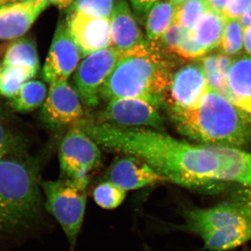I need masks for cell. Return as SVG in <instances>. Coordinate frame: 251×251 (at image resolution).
<instances>
[{"instance_id": "obj_12", "label": "cell", "mask_w": 251, "mask_h": 251, "mask_svg": "<svg viewBox=\"0 0 251 251\" xmlns=\"http://www.w3.org/2000/svg\"><path fill=\"white\" fill-rule=\"evenodd\" d=\"M209 90L201 64H188L173 74L166 102L170 108H196Z\"/></svg>"}, {"instance_id": "obj_22", "label": "cell", "mask_w": 251, "mask_h": 251, "mask_svg": "<svg viewBox=\"0 0 251 251\" xmlns=\"http://www.w3.org/2000/svg\"><path fill=\"white\" fill-rule=\"evenodd\" d=\"M232 60V57L221 53L206 56L201 61L209 87L223 96L227 87V75Z\"/></svg>"}, {"instance_id": "obj_18", "label": "cell", "mask_w": 251, "mask_h": 251, "mask_svg": "<svg viewBox=\"0 0 251 251\" xmlns=\"http://www.w3.org/2000/svg\"><path fill=\"white\" fill-rule=\"evenodd\" d=\"M1 64L5 67H23L36 74L40 69L35 44L28 39H20L0 48Z\"/></svg>"}, {"instance_id": "obj_5", "label": "cell", "mask_w": 251, "mask_h": 251, "mask_svg": "<svg viewBox=\"0 0 251 251\" xmlns=\"http://www.w3.org/2000/svg\"><path fill=\"white\" fill-rule=\"evenodd\" d=\"M89 181L88 176L62 178L41 184L46 195V210L60 225L72 250L76 246L83 224Z\"/></svg>"}, {"instance_id": "obj_40", "label": "cell", "mask_w": 251, "mask_h": 251, "mask_svg": "<svg viewBox=\"0 0 251 251\" xmlns=\"http://www.w3.org/2000/svg\"><path fill=\"white\" fill-rule=\"evenodd\" d=\"M169 1L176 7V6H179V4L184 2L186 0H169Z\"/></svg>"}, {"instance_id": "obj_8", "label": "cell", "mask_w": 251, "mask_h": 251, "mask_svg": "<svg viewBox=\"0 0 251 251\" xmlns=\"http://www.w3.org/2000/svg\"><path fill=\"white\" fill-rule=\"evenodd\" d=\"M122 53L112 47L99 50L85 57L77 67L74 76L75 90L82 103L87 108L99 105L100 87Z\"/></svg>"}, {"instance_id": "obj_23", "label": "cell", "mask_w": 251, "mask_h": 251, "mask_svg": "<svg viewBox=\"0 0 251 251\" xmlns=\"http://www.w3.org/2000/svg\"><path fill=\"white\" fill-rule=\"evenodd\" d=\"M204 249L211 251H225L235 249L251 240V227L227 232H209L200 236Z\"/></svg>"}, {"instance_id": "obj_11", "label": "cell", "mask_w": 251, "mask_h": 251, "mask_svg": "<svg viewBox=\"0 0 251 251\" xmlns=\"http://www.w3.org/2000/svg\"><path fill=\"white\" fill-rule=\"evenodd\" d=\"M80 58V50L67 22H59L43 69L44 80L49 85L57 81L68 80L76 70Z\"/></svg>"}, {"instance_id": "obj_35", "label": "cell", "mask_w": 251, "mask_h": 251, "mask_svg": "<svg viewBox=\"0 0 251 251\" xmlns=\"http://www.w3.org/2000/svg\"><path fill=\"white\" fill-rule=\"evenodd\" d=\"M227 0H206L209 9L214 10L223 14Z\"/></svg>"}, {"instance_id": "obj_9", "label": "cell", "mask_w": 251, "mask_h": 251, "mask_svg": "<svg viewBox=\"0 0 251 251\" xmlns=\"http://www.w3.org/2000/svg\"><path fill=\"white\" fill-rule=\"evenodd\" d=\"M85 112L76 90L67 80L50 84L41 109L43 122L52 128L74 126L83 120Z\"/></svg>"}, {"instance_id": "obj_13", "label": "cell", "mask_w": 251, "mask_h": 251, "mask_svg": "<svg viewBox=\"0 0 251 251\" xmlns=\"http://www.w3.org/2000/svg\"><path fill=\"white\" fill-rule=\"evenodd\" d=\"M67 23L80 50L81 57L85 58L99 50L110 47V20L69 11Z\"/></svg>"}, {"instance_id": "obj_34", "label": "cell", "mask_w": 251, "mask_h": 251, "mask_svg": "<svg viewBox=\"0 0 251 251\" xmlns=\"http://www.w3.org/2000/svg\"><path fill=\"white\" fill-rule=\"evenodd\" d=\"M135 14L138 17L143 18L147 17L149 11L154 4L157 0H130Z\"/></svg>"}, {"instance_id": "obj_43", "label": "cell", "mask_w": 251, "mask_h": 251, "mask_svg": "<svg viewBox=\"0 0 251 251\" xmlns=\"http://www.w3.org/2000/svg\"><path fill=\"white\" fill-rule=\"evenodd\" d=\"M145 251H151V249H150V248L148 247V246L145 245Z\"/></svg>"}, {"instance_id": "obj_21", "label": "cell", "mask_w": 251, "mask_h": 251, "mask_svg": "<svg viewBox=\"0 0 251 251\" xmlns=\"http://www.w3.org/2000/svg\"><path fill=\"white\" fill-rule=\"evenodd\" d=\"M176 7L169 0H157L149 11L146 17L147 36L148 40H158L174 22Z\"/></svg>"}, {"instance_id": "obj_10", "label": "cell", "mask_w": 251, "mask_h": 251, "mask_svg": "<svg viewBox=\"0 0 251 251\" xmlns=\"http://www.w3.org/2000/svg\"><path fill=\"white\" fill-rule=\"evenodd\" d=\"M100 122L122 127H146L163 131L164 122L158 108L133 98L114 99L100 115Z\"/></svg>"}, {"instance_id": "obj_44", "label": "cell", "mask_w": 251, "mask_h": 251, "mask_svg": "<svg viewBox=\"0 0 251 251\" xmlns=\"http://www.w3.org/2000/svg\"><path fill=\"white\" fill-rule=\"evenodd\" d=\"M1 68H2V65H1V63L0 62V72H1Z\"/></svg>"}, {"instance_id": "obj_24", "label": "cell", "mask_w": 251, "mask_h": 251, "mask_svg": "<svg viewBox=\"0 0 251 251\" xmlns=\"http://www.w3.org/2000/svg\"><path fill=\"white\" fill-rule=\"evenodd\" d=\"M209 9L206 0H186L176 6L174 23L186 31H191Z\"/></svg>"}, {"instance_id": "obj_7", "label": "cell", "mask_w": 251, "mask_h": 251, "mask_svg": "<svg viewBox=\"0 0 251 251\" xmlns=\"http://www.w3.org/2000/svg\"><path fill=\"white\" fill-rule=\"evenodd\" d=\"M100 148L77 126L71 127L64 135L59 150L62 178L78 179L88 176L101 163Z\"/></svg>"}, {"instance_id": "obj_42", "label": "cell", "mask_w": 251, "mask_h": 251, "mask_svg": "<svg viewBox=\"0 0 251 251\" xmlns=\"http://www.w3.org/2000/svg\"><path fill=\"white\" fill-rule=\"evenodd\" d=\"M3 112L2 108H1V105H0V120H2Z\"/></svg>"}, {"instance_id": "obj_1", "label": "cell", "mask_w": 251, "mask_h": 251, "mask_svg": "<svg viewBox=\"0 0 251 251\" xmlns=\"http://www.w3.org/2000/svg\"><path fill=\"white\" fill-rule=\"evenodd\" d=\"M74 126L99 147L141 158L166 181L198 190L224 180L228 152L225 147L193 145L145 127H122L84 118Z\"/></svg>"}, {"instance_id": "obj_36", "label": "cell", "mask_w": 251, "mask_h": 251, "mask_svg": "<svg viewBox=\"0 0 251 251\" xmlns=\"http://www.w3.org/2000/svg\"><path fill=\"white\" fill-rule=\"evenodd\" d=\"M244 48L251 57V26L244 30Z\"/></svg>"}, {"instance_id": "obj_17", "label": "cell", "mask_w": 251, "mask_h": 251, "mask_svg": "<svg viewBox=\"0 0 251 251\" xmlns=\"http://www.w3.org/2000/svg\"><path fill=\"white\" fill-rule=\"evenodd\" d=\"M224 97L251 115V57L238 55L232 60Z\"/></svg>"}, {"instance_id": "obj_20", "label": "cell", "mask_w": 251, "mask_h": 251, "mask_svg": "<svg viewBox=\"0 0 251 251\" xmlns=\"http://www.w3.org/2000/svg\"><path fill=\"white\" fill-rule=\"evenodd\" d=\"M47 94V87L42 81H26L14 97L9 99L10 106L17 112L32 111L43 105Z\"/></svg>"}, {"instance_id": "obj_4", "label": "cell", "mask_w": 251, "mask_h": 251, "mask_svg": "<svg viewBox=\"0 0 251 251\" xmlns=\"http://www.w3.org/2000/svg\"><path fill=\"white\" fill-rule=\"evenodd\" d=\"M39 166L24 154L0 160V232L32 229L43 218Z\"/></svg>"}, {"instance_id": "obj_14", "label": "cell", "mask_w": 251, "mask_h": 251, "mask_svg": "<svg viewBox=\"0 0 251 251\" xmlns=\"http://www.w3.org/2000/svg\"><path fill=\"white\" fill-rule=\"evenodd\" d=\"M105 181L126 191L166 182L146 162L130 155H125L114 161Z\"/></svg>"}, {"instance_id": "obj_33", "label": "cell", "mask_w": 251, "mask_h": 251, "mask_svg": "<svg viewBox=\"0 0 251 251\" xmlns=\"http://www.w3.org/2000/svg\"><path fill=\"white\" fill-rule=\"evenodd\" d=\"M232 201L242 204L251 210V175L244 184H240V188Z\"/></svg>"}, {"instance_id": "obj_15", "label": "cell", "mask_w": 251, "mask_h": 251, "mask_svg": "<svg viewBox=\"0 0 251 251\" xmlns=\"http://www.w3.org/2000/svg\"><path fill=\"white\" fill-rule=\"evenodd\" d=\"M49 4V0H36L0 8V40L23 35Z\"/></svg>"}, {"instance_id": "obj_6", "label": "cell", "mask_w": 251, "mask_h": 251, "mask_svg": "<svg viewBox=\"0 0 251 251\" xmlns=\"http://www.w3.org/2000/svg\"><path fill=\"white\" fill-rule=\"evenodd\" d=\"M180 229L201 236L209 232H226L251 227V210L235 201L206 209H185Z\"/></svg>"}, {"instance_id": "obj_29", "label": "cell", "mask_w": 251, "mask_h": 251, "mask_svg": "<svg viewBox=\"0 0 251 251\" xmlns=\"http://www.w3.org/2000/svg\"><path fill=\"white\" fill-rule=\"evenodd\" d=\"M24 148L23 138L0 120V160L24 154Z\"/></svg>"}, {"instance_id": "obj_26", "label": "cell", "mask_w": 251, "mask_h": 251, "mask_svg": "<svg viewBox=\"0 0 251 251\" xmlns=\"http://www.w3.org/2000/svg\"><path fill=\"white\" fill-rule=\"evenodd\" d=\"M223 54L238 56L244 48V30L239 20H226L222 39L219 46Z\"/></svg>"}, {"instance_id": "obj_2", "label": "cell", "mask_w": 251, "mask_h": 251, "mask_svg": "<svg viewBox=\"0 0 251 251\" xmlns=\"http://www.w3.org/2000/svg\"><path fill=\"white\" fill-rule=\"evenodd\" d=\"M153 41L122 52L100 87V99H141L156 108L166 101L174 64Z\"/></svg>"}, {"instance_id": "obj_28", "label": "cell", "mask_w": 251, "mask_h": 251, "mask_svg": "<svg viewBox=\"0 0 251 251\" xmlns=\"http://www.w3.org/2000/svg\"><path fill=\"white\" fill-rule=\"evenodd\" d=\"M114 0H75L69 11H75L91 17L110 20Z\"/></svg>"}, {"instance_id": "obj_25", "label": "cell", "mask_w": 251, "mask_h": 251, "mask_svg": "<svg viewBox=\"0 0 251 251\" xmlns=\"http://www.w3.org/2000/svg\"><path fill=\"white\" fill-rule=\"evenodd\" d=\"M35 76L34 73L25 68L2 65L0 72V95L11 98L25 82Z\"/></svg>"}, {"instance_id": "obj_37", "label": "cell", "mask_w": 251, "mask_h": 251, "mask_svg": "<svg viewBox=\"0 0 251 251\" xmlns=\"http://www.w3.org/2000/svg\"><path fill=\"white\" fill-rule=\"evenodd\" d=\"M239 23L243 28V30L251 26V6L239 19Z\"/></svg>"}, {"instance_id": "obj_41", "label": "cell", "mask_w": 251, "mask_h": 251, "mask_svg": "<svg viewBox=\"0 0 251 251\" xmlns=\"http://www.w3.org/2000/svg\"><path fill=\"white\" fill-rule=\"evenodd\" d=\"M13 3L27 2V1H36V0H11Z\"/></svg>"}, {"instance_id": "obj_19", "label": "cell", "mask_w": 251, "mask_h": 251, "mask_svg": "<svg viewBox=\"0 0 251 251\" xmlns=\"http://www.w3.org/2000/svg\"><path fill=\"white\" fill-rule=\"evenodd\" d=\"M224 15L209 9L191 31L195 41L208 52L219 47L226 25Z\"/></svg>"}, {"instance_id": "obj_3", "label": "cell", "mask_w": 251, "mask_h": 251, "mask_svg": "<svg viewBox=\"0 0 251 251\" xmlns=\"http://www.w3.org/2000/svg\"><path fill=\"white\" fill-rule=\"evenodd\" d=\"M181 134L210 146L237 148L251 143V115L210 88L197 108H170Z\"/></svg>"}, {"instance_id": "obj_27", "label": "cell", "mask_w": 251, "mask_h": 251, "mask_svg": "<svg viewBox=\"0 0 251 251\" xmlns=\"http://www.w3.org/2000/svg\"><path fill=\"white\" fill-rule=\"evenodd\" d=\"M126 196V191L108 181L100 183L93 191L95 202L105 209H114L118 207L125 201Z\"/></svg>"}, {"instance_id": "obj_38", "label": "cell", "mask_w": 251, "mask_h": 251, "mask_svg": "<svg viewBox=\"0 0 251 251\" xmlns=\"http://www.w3.org/2000/svg\"><path fill=\"white\" fill-rule=\"evenodd\" d=\"M49 1L57 6L59 9L65 10L70 8L75 0H49Z\"/></svg>"}, {"instance_id": "obj_39", "label": "cell", "mask_w": 251, "mask_h": 251, "mask_svg": "<svg viewBox=\"0 0 251 251\" xmlns=\"http://www.w3.org/2000/svg\"><path fill=\"white\" fill-rule=\"evenodd\" d=\"M11 4H13L11 0H0V8L4 7V6Z\"/></svg>"}, {"instance_id": "obj_30", "label": "cell", "mask_w": 251, "mask_h": 251, "mask_svg": "<svg viewBox=\"0 0 251 251\" xmlns=\"http://www.w3.org/2000/svg\"><path fill=\"white\" fill-rule=\"evenodd\" d=\"M186 33L185 29L173 22L161 37L153 42L162 52L172 55L175 54Z\"/></svg>"}, {"instance_id": "obj_31", "label": "cell", "mask_w": 251, "mask_h": 251, "mask_svg": "<svg viewBox=\"0 0 251 251\" xmlns=\"http://www.w3.org/2000/svg\"><path fill=\"white\" fill-rule=\"evenodd\" d=\"M207 52L195 41L191 31H186L175 54L185 59H195L201 58Z\"/></svg>"}, {"instance_id": "obj_32", "label": "cell", "mask_w": 251, "mask_h": 251, "mask_svg": "<svg viewBox=\"0 0 251 251\" xmlns=\"http://www.w3.org/2000/svg\"><path fill=\"white\" fill-rule=\"evenodd\" d=\"M251 6V0H227L223 15L226 20H239Z\"/></svg>"}, {"instance_id": "obj_16", "label": "cell", "mask_w": 251, "mask_h": 251, "mask_svg": "<svg viewBox=\"0 0 251 251\" xmlns=\"http://www.w3.org/2000/svg\"><path fill=\"white\" fill-rule=\"evenodd\" d=\"M110 47L124 52L146 43L126 0H115L110 20Z\"/></svg>"}]
</instances>
